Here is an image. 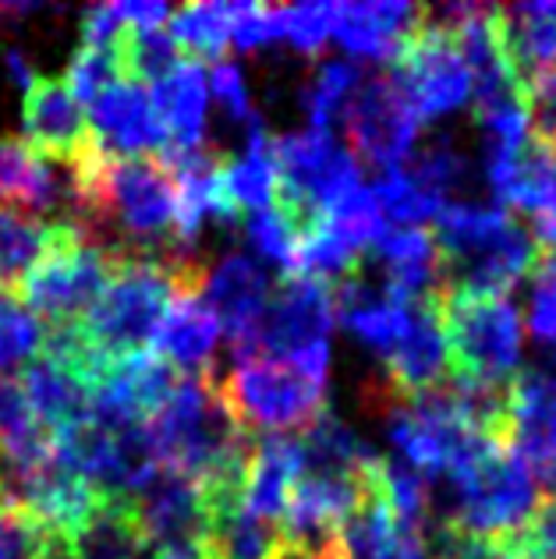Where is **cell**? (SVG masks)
Listing matches in <instances>:
<instances>
[{"label":"cell","instance_id":"46","mask_svg":"<svg viewBox=\"0 0 556 559\" xmlns=\"http://www.w3.org/2000/svg\"><path fill=\"white\" fill-rule=\"evenodd\" d=\"M145 559H199L192 549H153Z\"/></svg>","mask_w":556,"mask_h":559},{"label":"cell","instance_id":"40","mask_svg":"<svg viewBox=\"0 0 556 559\" xmlns=\"http://www.w3.org/2000/svg\"><path fill=\"white\" fill-rule=\"evenodd\" d=\"M529 333L539 344L556 347V252L539 259L529 290Z\"/></svg>","mask_w":556,"mask_h":559},{"label":"cell","instance_id":"14","mask_svg":"<svg viewBox=\"0 0 556 559\" xmlns=\"http://www.w3.org/2000/svg\"><path fill=\"white\" fill-rule=\"evenodd\" d=\"M90 131L96 150L117 159H159L167 150V131L156 117L150 90L139 79H121L90 103Z\"/></svg>","mask_w":556,"mask_h":559},{"label":"cell","instance_id":"6","mask_svg":"<svg viewBox=\"0 0 556 559\" xmlns=\"http://www.w3.org/2000/svg\"><path fill=\"white\" fill-rule=\"evenodd\" d=\"M450 347V379L475 386H507L521 365V316L510 298L440 294Z\"/></svg>","mask_w":556,"mask_h":559},{"label":"cell","instance_id":"42","mask_svg":"<svg viewBox=\"0 0 556 559\" xmlns=\"http://www.w3.org/2000/svg\"><path fill=\"white\" fill-rule=\"evenodd\" d=\"M276 8L267 4H230V43L238 50H259L276 39Z\"/></svg>","mask_w":556,"mask_h":559},{"label":"cell","instance_id":"27","mask_svg":"<svg viewBox=\"0 0 556 559\" xmlns=\"http://www.w3.org/2000/svg\"><path fill=\"white\" fill-rule=\"evenodd\" d=\"M57 202H61V178L50 170V159L33 153L25 139H0V205L43 219Z\"/></svg>","mask_w":556,"mask_h":559},{"label":"cell","instance_id":"22","mask_svg":"<svg viewBox=\"0 0 556 559\" xmlns=\"http://www.w3.org/2000/svg\"><path fill=\"white\" fill-rule=\"evenodd\" d=\"M153 107L159 124L167 131V150L196 153L206 139V99H210V79L199 61L181 57L167 75L153 82Z\"/></svg>","mask_w":556,"mask_h":559},{"label":"cell","instance_id":"23","mask_svg":"<svg viewBox=\"0 0 556 559\" xmlns=\"http://www.w3.org/2000/svg\"><path fill=\"white\" fill-rule=\"evenodd\" d=\"M507 64L521 90L556 71V4H507L496 8Z\"/></svg>","mask_w":556,"mask_h":559},{"label":"cell","instance_id":"17","mask_svg":"<svg viewBox=\"0 0 556 559\" xmlns=\"http://www.w3.org/2000/svg\"><path fill=\"white\" fill-rule=\"evenodd\" d=\"M510 443L532 467L549 499H556V376L518 372L510 382Z\"/></svg>","mask_w":556,"mask_h":559},{"label":"cell","instance_id":"10","mask_svg":"<svg viewBox=\"0 0 556 559\" xmlns=\"http://www.w3.org/2000/svg\"><path fill=\"white\" fill-rule=\"evenodd\" d=\"M347 142L351 153L369 159L379 174L404 167V159L412 156L422 117L415 114L412 99L404 96L393 75H376L362 85L355 99L347 103Z\"/></svg>","mask_w":556,"mask_h":559},{"label":"cell","instance_id":"18","mask_svg":"<svg viewBox=\"0 0 556 559\" xmlns=\"http://www.w3.org/2000/svg\"><path fill=\"white\" fill-rule=\"evenodd\" d=\"M426 19V8L401 4V0H376V4H336L333 39L347 53L365 61H398L404 39Z\"/></svg>","mask_w":556,"mask_h":559},{"label":"cell","instance_id":"11","mask_svg":"<svg viewBox=\"0 0 556 559\" xmlns=\"http://www.w3.org/2000/svg\"><path fill=\"white\" fill-rule=\"evenodd\" d=\"M178 382V369L167 358H159L156 350L114 358L93 382L90 415L104 425H145L170 401Z\"/></svg>","mask_w":556,"mask_h":559},{"label":"cell","instance_id":"43","mask_svg":"<svg viewBox=\"0 0 556 559\" xmlns=\"http://www.w3.org/2000/svg\"><path fill=\"white\" fill-rule=\"evenodd\" d=\"M210 90L213 96L224 103V110L234 117V121H241L248 124V131H252L262 117L252 110V103H248V90H245V79H241V71L238 64H230V61H216L213 71H210Z\"/></svg>","mask_w":556,"mask_h":559},{"label":"cell","instance_id":"35","mask_svg":"<svg viewBox=\"0 0 556 559\" xmlns=\"http://www.w3.org/2000/svg\"><path fill=\"white\" fill-rule=\"evenodd\" d=\"M358 90H362V68L355 61H330L319 68L316 79L301 93V107L309 114L312 131H330L333 117L355 99Z\"/></svg>","mask_w":556,"mask_h":559},{"label":"cell","instance_id":"34","mask_svg":"<svg viewBox=\"0 0 556 559\" xmlns=\"http://www.w3.org/2000/svg\"><path fill=\"white\" fill-rule=\"evenodd\" d=\"M47 347V326L14 290H0V376L33 365Z\"/></svg>","mask_w":556,"mask_h":559},{"label":"cell","instance_id":"36","mask_svg":"<svg viewBox=\"0 0 556 559\" xmlns=\"http://www.w3.org/2000/svg\"><path fill=\"white\" fill-rule=\"evenodd\" d=\"M121 79H131L125 47H82L68 64L64 90L79 103H96Z\"/></svg>","mask_w":556,"mask_h":559},{"label":"cell","instance_id":"48","mask_svg":"<svg viewBox=\"0 0 556 559\" xmlns=\"http://www.w3.org/2000/svg\"><path fill=\"white\" fill-rule=\"evenodd\" d=\"M0 478H4V461H0Z\"/></svg>","mask_w":556,"mask_h":559},{"label":"cell","instance_id":"3","mask_svg":"<svg viewBox=\"0 0 556 559\" xmlns=\"http://www.w3.org/2000/svg\"><path fill=\"white\" fill-rule=\"evenodd\" d=\"M178 255H117L104 298L82 319L85 336H90V344L99 350L104 361L135 355L145 341H153L156 322L164 319L170 298L178 294V284H174V262H178Z\"/></svg>","mask_w":556,"mask_h":559},{"label":"cell","instance_id":"45","mask_svg":"<svg viewBox=\"0 0 556 559\" xmlns=\"http://www.w3.org/2000/svg\"><path fill=\"white\" fill-rule=\"evenodd\" d=\"M4 61H8V71H11V79L22 85V93H28V90H33L36 75H33V68H28V61H25V57H22L19 50H8V57H4Z\"/></svg>","mask_w":556,"mask_h":559},{"label":"cell","instance_id":"19","mask_svg":"<svg viewBox=\"0 0 556 559\" xmlns=\"http://www.w3.org/2000/svg\"><path fill=\"white\" fill-rule=\"evenodd\" d=\"M305 471H309V457H305L301 436L284 432V436L256 439L252 461H248V475H245V492H241L245 510L259 521L281 524L287 499Z\"/></svg>","mask_w":556,"mask_h":559},{"label":"cell","instance_id":"7","mask_svg":"<svg viewBox=\"0 0 556 559\" xmlns=\"http://www.w3.org/2000/svg\"><path fill=\"white\" fill-rule=\"evenodd\" d=\"M216 393L245 432L284 436L287 429H309L327 411V382L287 361H238L216 382Z\"/></svg>","mask_w":556,"mask_h":559},{"label":"cell","instance_id":"1","mask_svg":"<svg viewBox=\"0 0 556 559\" xmlns=\"http://www.w3.org/2000/svg\"><path fill=\"white\" fill-rule=\"evenodd\" d=\"M440 294L461 298H507L518 280L539 266V245L510 210L478 202H447L436 216Z\"/></svg>","mask_w":556,"mask_h":559},{"label":"cell","instance_id":"31","mask_svg":"<svg viewBox=\"0 0 556 559\" xmlns=\"http://www.w3.org/2000/svg\"><path fill=\"white\" fill-rule=\"evenodd\" d=\"M61 219L22 216L0 205V290H19L28 270L50 252Z\"/></svg>","mask_w":556,"mask_h":559},{"label":"cell","instance_id":"29","mask_svg":"<svg viewBox=\"0 0 556 559\" xmlns=\"http://www.w3.org/2000/svg\"><path fill=\"white\" fill-rule=\"evenodd\" d=\"M305 457H309V471L319 475H351L362 478L379 464V453L362 443V439L347 429L341 418H333L330 411H323L309 429L301 432Z\"/></svg>","mask_w":556,"mask_h":559},{"label":"cell","instance_id":"32","mask_svg":"<svg viewBox=\"0 0 556 559\" xmlns=\"http://www.w3.org/2000/svg\"><path fill=\"white\" fill-rule=\"evenodd\" d=\"M167 33L188 61L216 64V57H224L230 47V4H216V0L185 4L170 14Z\"/></svg>","mask_w":556,"mask_h":559},{"label":"cell","instance_id":"16","mask_svg":"<svg viewBox=\"0 0 556 559\" xmlns=\"http://www.w3.org/2000/svg\"><path fill=\"white\" fill-rule=\"evenodd\" d=\"M22 124V139L33 145V153L54 159V164H64L68 170L96 153L90 117L82 114V103L64 90V82L57 79L33 82V90L25 93Z\"/></svg>","mask_w":556,"mask_h":559},{"label":"cell","instance_id":"20","mask_svg":"<svg viewBox=\"0 0 556 559\" xmlns=\"http://www.w3.org/2000/svg\"><path fill=\"white\" fill-rule=\"evenodd\" d=\"M333 305L341 326L383 358L401 344L407 322H412V301L393 294L387 284H365L362 276H351L341 287H333Z\"/></svg>","mask_w":556,"mask_h":559},{"label":"cell","instance_id":"30","mask_svg":"<svg viewBox=\"0 0 556 559\" xmlns=\"http://www.w3.org/2000/svg\"><path fill=\"white\" fill-rule=\"evenodd\" d=\"M224 185H227V195L234 202V210H238L241 216L276 205L281 178H276V164L270 156V135H267V128H262V121L248 131L245 156H234V159L227 156Z\"/></svg>","mask_w":556,"mask_h":559},{"label":"cell","instance_id":"39","mask_svg":"<svg viewBox=\"0 0 556 559\" xmlns=\"http://www.w3.org/2000/svg\"><path fill=\"white\" fill-rule=\"evenodd\" d=\"M407 170H412L433 195H440L447 202L468 178V159L450 139H436L433 145H426V150L415 156V164Z\"/></svg>","mask_w":556,"mask_h":559},{"label":"cell","instance_id":"8","mask_svg":"<svg viewBox=\"0 0 556 559\" xmlns=\"http://www.w3.org/2000/svg\"><path fill=\"white\" fill-rule=\"evenodd\" d=\"M333 319V287L309 276H284L256 330L252 361H287L305 376L327 382Z\"/></svg>","mask_w":556,"mask_h":559},{"label":"cell","instance_id":"41","mask_svg":"<svg viewBox=\"0 0 556 559\" xmlns=\"http://www.w3.org/2000/svg\"><path fill=\"white\" fill-rule=\"evenodd\" d=\"M507 546L514 559H556V499H546Z\"/></svg>","mask_w":556,"mask_h":559},{"label":"cell","instance_id":"38","mask_svg":"<svg viewBox=\"0 0 556 559\" xmlns=\"http://www.w3.org/2000/svg\"><path fill=\"white\" fill-rule=\"evenodd\" d=\"M333 14L336 4H295L276 8V39L291 43L298 53H319L333 36Z\"/></svg>","mask_w":556,"mask_h":559},{"label":"cell","instance_id":"4","mask_svg":"<svg viewBox=\"0 0 556 559\" xmlns=\"http://www.w3.org/2000/svg\"><path fill=\"white\" fill-rule=\"evenodd\" d=\"M450 481V527L510 542L539 510V481L510 443H496Z\"/></svg>","mask_w":556,"mask_h":559},{"label":"cell","instance_id":"21","mask_svg":"<svg viewBox=\"0 0 556 559\" xmlns=\"http://www.w3.org/2000/svg\"><path fill=\"white\" fill-rule=\"evenodd\" d=\"M224 326L202 294H174L164 319L156 322L153 347L185 376H210Z\"/></svg>","mask_w":556,"mask_h":559},{"label":"cell","instance_id":"25","mask_svg":"<svg viewBox=\"0 0 556 559\" xmlns=\"http://www.w3.org/2000/svg\"><path fill=\"white\" fill-rule=\"evenodd\" d=\"M22 386H25L28 404H33V411H36V418L47 425L50 432L68 429V425L90 418V407H93L90 379L64 361H57L50 355H39L25 369Z\"/></svg>","mask_w":556,"mask_h":559},{"label":"cell","instance_id":"15","mask_svg":"<svg viewBox=\"0 0 556 559\" xmlns=\"http://www.w3.org/2000/svg\"><path fill=\"white\" fill-rule=\"evenodd\" d=\"M450 376V347L440 316V294L412 301V322L401 344L383 358V386L398 401L440 390Z\"/></svg>","mask_w":556,"mask_h":559},{"label":"cell","instance_id":"2","mask_svg":"<svg viewBox=\"0 0 556 559\" xmlns=\"http://www.w3.org/2000/svg\"><path fill=\"white\" fill-rule=\"evenodd\" d=\"M117 255L121 248L99 245L75 219H61L50 252L28 270L14 294L33 308L39 322H50V330L79 326L104 298Z\"/></svg>","mask_w":556,"mask_h":559},{"label":"cell","instance_id":"28","mask_svg":"<svg viewBox=\"0 0 556 559\" xmlns=\"http://www.w3.org/2000/svg\"><path fill=\"white\" fill-rule=\"evenodd\" d=\"M68 559H145L150 542L142 535V524L131 510V499L104 496L93 518L75 535L64 538Z\"/></svg>","mask_w":556,"mask_h":559},{"label":"cell","instance_id":"47","mask_svg":"<svg viewBox=\"0 0 556 559\" xmlns=\"http://www.w3.org/2000/svg\"><path fill=\"white\" fill-rule=\"evenodd\" d=\"M549 361H553V372H549V376H556V347H553V358H549Z\"/></svg>","mask_w":556,"mask_h":559},{"label":"cell","instance_id":"9","mask_svg":"<svg viewBox=\"0 0 556 559\" xmlns=\"http://www.w3.org/2000/svg\"><path fill=\"white\" fill-rule=\"evenodd\" d=\"M393 79L412 99L422 121L447 117L472 99V71H468L450 28L429 19V8L422 25L404 39L398 61H393Z\"/></svg>","mask_w":556,"mask_h":559},{"label":"cell","instance_id":"26","mask_svg":"<svg viewBox=\"0 0 556 559\" xmlns=\"http://www.w3.org/2000/svg\"><path fill=\"white\" fill-rule=\"evenodd\" d=\"M199 559H284L281 527L259 521L241 499H224L210 507V527L202 535Z\"/></svg>","mask_w":556,"mask_h":559},{"label":"cell","instance_id":"33","mask_svg":"<svg viewBox=\"0 0 556 559\" xmlns=\"http://www.w3.org/2000/svg\"><path fill=\"white\" fill-rule=\"evenodd\" d=\"M372 195L379 202V213H383V219L393 227H422L426 219L440 216V210L447 205L407 167L379 174V181L372 185Z\"/></svg>","mask_w":556,"mask_h":559},{"label":"cell","instance_id":"12","mask_svg":"<svg viewBox=\"0 0 556 559\" xmlns=\"http://www.w3.org/2000/svg\"><path fill=\"white\" fill-rule=\"evenodd\" d=\"M273 298L270 276L252 255L230 252L202 276V301L213 308L221 326L230 336L234 361H252V344L267 305Z\"/></svg>","mask_w":556,"mask_h":559},{"label":"cell","instance_id":"13","mask_svg":"<svg viewBox=\"0 0 556 559\" xmlns=\"http://www.w3.org/2000/svg\"><path fill=\"white\" fill-rule=\"evenodd\" d=\"M131 510L142 524V535L150 549H199L202 535L210 527V499L192 478L178 475L170 467H159L156 475L131 496Z\"/></svg>","mask_w":556,"mask_h":559},{"label":"cell","instance_id":"5","mask_svg":"<svg viewBox=\"0 0 556 559\" xmlns=\"http://www.w3.org/2000/svg\"><path fill=\"white\" fill-rule=\"evenodd\" d=\"M270 156L276 164V210H281L298 234L323 216L336 199L351 188L365 185L358 156L351 145L336 142L333 131H291L270 139Z\"/></svg>","mask_w":556,"mask_h":559},{"label":"cell","instance_id":"24","mask_svg":"<svg viewBox=\"0 0 556 559\" xmlns=\"http://www.w3.org/2000/svg\"><path fill=\"white\" fill-rule=\"evenodd\" d=\"M383 266V284L407 301H422L440 294V252L426 227H387L372 245Z\"/></svg>","mask_w":556,"mask_h":559},{"label":"cell","instance_id":"44","mask_svg":"<svg viewBox=\"0 0 556 559\" xmlns=\"http://www.w3.org/2000/svg\"><path fill=\"white\" fill-rule=\"evenodd\" d=\"M524 99H529L532 139H556V71L529 85Z\"/></svg>","mask_w":556,"mask_h":559},{"label":"cell","instance_id":"37","mask_svg":"<svg viewBox=\"0 0 556 559\" xmlns=\"http://www.w3.org/2000/svg\"><path fill=\"white\" fill-rule=\"evenodd\" d=\"M245 234H248V245L256 252L273 262L276 270L284 276H295V252H298V230L291 227V219L270 205V210H259V213H248L245 216Z\"/></svg>","mask_w":556,"mask_h":559}]
</instances>
